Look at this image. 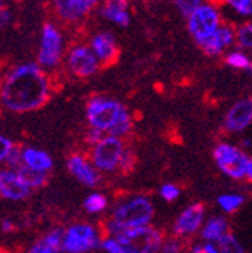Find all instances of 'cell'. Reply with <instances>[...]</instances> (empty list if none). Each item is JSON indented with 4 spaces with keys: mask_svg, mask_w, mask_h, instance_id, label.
Instances as JSON below:
<instances>
[{
    "mask_svg": "<svg viewBox=\"0 0 252 253\" xmlns=\"http://www.w3.org/2000/svg\"><path fill=\"white\" fill-rule=\"evenodd\" d=\"M0 253H8V252H0Z\"/></svg>",
    "mask_w": 252,
    "mask_h": 253,
    "instance_id": "b9f144b4",
    "label": "cell"
},
{
    "mask_svg": "<svg viewBox=\"0 0 252 253\" xmlns=\"http://www.w3.org/2000/svg\"><path fill=\"white\" fill-rule=\"evenodd\" d=\"M246 176L252 181V159H249V166H248V173H246Z\"/></svg>",
    "mask_w": 252,
    "mask_h": 253,
    "instance_id": "f35d334b",
    "label": "cell"
},
{
    "mask_svg": "<svg viewBox=\"0 0 252 253\" xmlns=\"http://www.w3.org/2000/svg\"><path fill=\"white\" fill-rule=\"evenodd\" d=\"M5 8V0H0V9Z\"/></svg>",
    "mask_w": 252,
    "mask_h": 253,
    "instance_id": "ab89813d",
    "label": "cell"
},
{
    "mask_svg": "<svg viewBox=\"0 0 252 253\" xmlns=\"http://www.w3.org/2000/svg\"><path fill=\"white\" fill-rule=\"evenodd\" d=\"M204 218V207L201 204H194L186 209L180 218L175 222V232L178 235H189L200 229L201 222Z\"/></svg>",
    "mask_w": 252,
    "mask_h": 253,
    "instance_id": "9a60e30c",
    "label": "cell"
},
{
    "mask_svg": "<svg viewBox=\"0 0 252 253\" xmlns=\"http://www.w3.org/2000/svg\"><path fill=\"white\" fill-rule=\"evenodd\" d=\"M84 207L87 211H90V213H99L107 207V199L104 195H101V193H92L85 199Z\"/></svg>",
    "mask_w": 252,
    "mask_h": 253,
    "instance_id": "603a6c76",
    "label": "cell"
},
{
    "mask_svg": "<svg viewBox=\"0 0 252 253\" xmlns=\"http://www.w3.org/2000/svg\"><path fill=\"white\" fill-rule=\"evenodd\" d=\"M228 230V221L224 218H212L203 229V238L207 241H215V239L226 235Z\"/></svg>",
    "mask_w": 252,
    "mask_h": 253,
    "instance_id": "7402d4cb",
    "label": "cell"
},
{
    "mask_svg": "<svg viewBox=\"0 0 252 253\" xmlns=\"http://www.w3.org/2000/svg\"><path fill=\"white\" fill-rule=\"evenodd\" d=\"M67 67L71 74L78 78H88L98 71L99 59L93 53L92 46L76 45L73 46L67 56Z\"/></svg>",
    "mask_w": 252,
    "mask_h": 253,
    "instance_id": "30bf717a",
    "label": "cell"
},
{
    "mask_svg": "<svg viewBox=\"0 0 252 253\" xmlns=\"http://www.w3.org/2000/svg\"><path fill=\"white\" fill-rule=\"evenodd\" d=\"M92 49L96 54V57L99 59V62L102 63H108L118 54V46L115 42V37H113L111 33H98L96 36H93L92 39Z\"/></svg>",
    "mask_w": 252,
    "mask_h": 253,
    "instance_id": "2e32d148",
    "label": "cell"
},
{
    "mask_svg": "<svg viewBox=\"0 0 252 253\" xmlns=\"http://www.w3.org/2000/svg\"><path fill=\"white\" fill-rule=\"evenodd\" d=\"M12 147H14V144L11 142V139L0 133V166L6 162V158L9 155V151L12 150Z\"/></svg>",
    "mask_w": 252,
    "mask_h": 253,
    "instance_id": "4dcf8cb0",
    "label": "cell"
},
{
    "mask_svg": "<svg viewBox=\"0 0 252 253\" xmlns=\"http://www.w3.org/2000/svg\"><path fill=\"white\" fill-rule=\"evenodd\" d=\"M98 246V233L95 227L88 224H74L64 236V252L87 253Z\"/></svg>",
    "mask_w": 252,
    "mask_h": 253,
    "instance_id": "9c48e42d",
    "label": "cell"
},
{
    "mask_svg": "<svg viewBox=\"0 0 252 253\" xmlns=\"http://www.w3.org/2000/svg\"><path fill=\"white\" fill-rule=\"evenodd\" d=\"M249 71L252 73V63H251V67H249Z\"/></svg>",
    "mask_w": 252,
    "mask_h": 253,
    "instance_id": "60d3db41",
    "label": "cell"
},
{
    "mask_svg": "<svg viewBox=\"0 0 252 253\" xmlns=\"http://www.w3.org/2000/svg\"><path fill=\"white\" fill-rule=\"evenodd\" d=\"M162 252L164 253H178L180 252V243L175 241V239H170V241H167L164 244V247H162Z\"/></svg>",
    "mask_w": 252,
    "mask_h": 253,
    "instance_id": "8d00e7d4",
    "label": "cell"
},
{
    "mask_svg": "<svg viewBox=\"0 0 252 253\" xmlns=\"http://www.w3.org/2000/svg\"><path fill=\"white\" fill-rule=\"evenodd\" d=\"M187 27L189 33L195 37V41L201 42L220 27L218 11L210 5H200L189 14Z\"/></svg>",
    "mask_w": 252,
    "mask_h": 253,
    "instance_id": "ba28073f",
    "label": "cell"
},
{
    "mask_svg": "<svg viewBox=\"0 0 252 253\" xmlns=\"http://www.w3.org/2000/svg\"><path fill=\"white\" fill-rule=\"evenodd\" d=\"M102 247L107 253H124V249L118 239H105L102 243Z\"/></svg>",
    "mask_w": 252,
    "mask_h": 253,
    "instance_id": "d6a6232c",
    "label": "cell"
},
{
    "mask_svg": "<svg viewBox=\"0 0 252 253\" xmlns=\"http://www.w3.org/2000/svg\"><path fill=\"white\" fill-rule=\"evenodd\" d=\"M203 0H173L175 6L178 8V11L183 16H189L192 11H195Z\"/></svg>",
    "mask_w": 252,
    "mask_h": 253,
    "instance_id": "83f0119b",
    "label": "cell"
},
{
    "mask_svg": "<svg viewBox=\"0 0 252 253\" xmlns=\"http://www.w3.org/2000/svg\"><path fill=\"white\" fill-rule=\"evenodd\" d=\"M153 216V206L147 198L138 196L127 202H124L113 211V218L108 225L110 232L119 233L135 227L147 225Z\"/></svg>",
    "mask_w": 252,
    "mask_h": 253,
    "instance_id": "3957f363",
    "label": "cell"
},
{
    "mask_svg": "<svg viewBox=\"0 0 252 253\" xmlns=\"http://www.w3.org/2000/svg\"><path fill=\"white\" fill-rule=\"evenodd\" d=\"M53 3L60 19L78 22L99 3V0H53Z\"/></svg>",
    "mask_w": 252,
    "mask_h": 253,
    "instance_id": "4fadbf2b",
    "label": "cell"
},
{
    "mask_svg": "<svg viewBox=\"0 0 252 253\" xmlns=\"http://www.w3.org/2000/svg\"><path fill=\"white\" fill-rule=\"evenodd\" d=\"M11 19H12V12H11V9H8L6 6L0 9V30L5 28V27H8L9 22H11Z\"/></svg>",
    "mask_w": 252,
    "mask_h": 253,
    "instance_id": "d590c367",
    "label": "cell"
},
{
    "mask_svg": "<svg viewBox=\"0 0 252 253\" xmlns=\"http://www.w3.org/2000/svg\"><path fill=\"white\" fill-rule=\"evenodd\" d=\"M6 167H9V169H17V167H20L22 164H23V159H22V148L20 147H17V145H14L12 147V150L9 151V155H8V158H6Z\"/></svg>",
    "mask_w": 252,
    "mask_h": 253,
    "instance_id": "f546056e",
    "label": "cell"
},
{
    "mask_svg": "<svg viewBox=\"0 0 252 253\" xmlns=\"http://www.w3.org/2000/svg\"><path fill=\"white\" fill-rule=\"evenodd\" d=\"M124 155V145L118 136H105L93 145L92 161L101 171H113L119 167Z\"/></svg>",
    "mask_w": 252,
    "mask_h": 253,
    "instance_id": "8992f818",
    "label": "cell"
},
{
    "mask_svg": "<svg viewBox=\"0 0 252 253\" xmlns=\"http://www.w3.org/2000/svg\"><path fill=\"white\" fill-rule=\"evenodd\" d=\"M124 253H156L161 246V235L147 225L135 227L116 233Z\"/></svg>",
    "mask_w": 252,
    "mask_h": 253,
    "instance_id": "277c9868",
    "label": "cell"
},
{
    "mask_svg": "<svg viewBox=\"0 0 252 253\" xmlns=\"http://www.w3.org/2000/svg\"><path fill=\"white\" fill-rule=\"evenodd\" d=\"M125 2H127V0H125Z\"/></svg>",
    "mask_w": 252,
    "mask_h": 253,
    "instance_id": "7bdbcfd3",
    "label": "cell"
},
{
    "mask_svg": "<svg viewBox=\"0 0 252 253\" xmlns=\"http://www.w3.org/2000/svg\"><path fill=\"white\" fill-rule=\"evenodd\" d=\"M87 121L93 128L110 136H124L130 131L132 121L129 111L118 100L107 97H92L87 104Z\"/></svg>",
    "mask_w": 252,
    "mask_h": 253,
    "instance_id": "7a4b0ae2",
    "label": "cell"
},
{
    "mask_svg": "<svg viewBox=\"0 0 252 253\" xmlns=\"http://www.w3.org/2000/svg\"><path fill=\"white\" fill-rule=\"evenodd\" d=\"M67 169L74 178L87 187H95L99 182V174L96 171V167L92 166V164L81 155L70 156L67 161Z\"/></svg>",
    "mask_w": 252,
    "mask_h": 253,
    "instance_id": "5bb4252c",
    "label": "cell"
},
{
    "mask_svg": "<svg viewBox=\"0 0 252 253\" xmlns=\"http://www.w3.org/2000/svg\"><path fill=\"white\" fill-rule=\"evenodd\" d=\"M102 14L107 20L119 25V27H129L130 23V14L127 8H125V0H108V2L101 9Z\"/></svg>",
    "mask_w": 252,
    "mask_h": 253,
    "instance_id": "d6986e66",
    "label": "cell"
},
{
    "mask_svg": "<svg viewBox=\"0 0 252 253\" xmlns=\"http://www.w3.org/2000/svg\"><path fill=\"white\" fill-rule=\"evenodd\" d=\"M16 171L20 174V178L25 181V184L31 188H39V187L45 185V182L48 179V171H41V170L31 169L28 166H25V164H22L20 167H17Z\"/></svg>",
    "mask_w": 252,
    "mask_h": 253,
    "instance_id": "44dd1931",
    "label": "cell"
},
{
    "mask_svg": "<svg viewBox=\"0 0 252 253\" xmlns=\"http://www.w3.org/2000/svg\"><path fill=\"white\" fill-rule=\"evenodd\" d=\"M31 193V187L25 184L14 169L0 170V196L8 201H23Z\"/></svg>",
    "mask_w": 252,
    "mask_h": 253,
    "instance_id": "8fae6325",
    "label": "cell"
},
{
    "mask_svg": "<svg viewBox=\"0 0 252 253\" xmlns=\"http://www.w3.org/2000/svg\"><path fill=\"white\" fill-rule=\"evenodd\" d=\"M22 159L25 166L31 169L41 170V171H50L53 167V159L47 151L34 148V147H25L22 148Z\"/></svg>",
    "mask_w": 252,
    "mask_h": 253,
    "instance_id": "ac0fdd59",
    "label": "cell"
},
{
    "mask_svg": "<svg viewBox=\"0 0 252 253\" xmlns=\"http://www.w3.org/2000/svg\"><path fill=\"white\" fill-rule=\"evenodd\" d=\"M28 253H56L51 247H50L44 239L42 241H39V243H36L31 249H30V252Z\"/></svg>",
    "mask_w": 252,
    "mask_h": 253,
    "instance_id": "e575fe53",
    "label": "cell"
},
{
    "mask_svg": "<svg viewBox=\"0 0 252 253\" xmlns=\"http://www.w3.org/2000/svg\"><path fill=\"white\" fill-rule=\"evenodd\" d=\"M218 204L224 211H234L243 204V198L238 195H223L218 198Z\"/></svg>",
    "mask_w": 252,
    "mask_h": 253,
    "instance_id": "d4e9b609",
    "label": "cell"
},
{
    "mask_svg": "<svg viewBox=\"0 0 252 253\" xmlns=\"http://www.w3.org/2000/svg\"><path fill=\"white\" fill-rule=\"evenodd\" d=\"M64 236H65V232L62 229H54L51 230L48 235H45L44 241L51 247L56 253L64 250Z\"/></svg>",
    "mask_w": 252,
    "mask_h": 253,
    "instance_id": "cb8c5ba5",
    "label": "cell"
},
{
    "mask_svg": "<svg viewBox=\"0 0 252 253\" xmlns=\"http://www.w3.org/2000/svg\"><path fill=\"white\" fill-rule=\"evenodd\" d=\"M232 39H234L232 30L226 27H218L210 36H207L206 39L198 42V45L203 48L207 54H218L226 46L232 43Z\"/></svg>",
    "mask_w": 252,
    "mask_h": 253,
    "instance_id": "e0dca14e",
    "label": "cell"
},
{
    "mask_svg": "<svg viewBox=\"0 0 252 253\" xmlns=\"http://www.w3.org/2000/svg\"><path fill=\"white\" fill-rule=\"evenodd\" d=\"M64 54V39L53 23H45L41 34V46L37 62L42 68H56Z\"/></svg>",
    "mask_w": 252,
    "mask_h": 253,
    "instance_id": "5b68a950",
    "label": "cell"
},
{
    "mask_svg": "<svg viewBox=\"0 0 252 253\" xmlns=\"http://www.w3.org/2000/svg\"><path fill=\"white\" fill-rule=\"evenodd\" d=\"M213 159H215L218 169L234 179H242L248 173L249 158L242 150L231 144L217 145L213 150Z\"/></svg>",
    "mask_w": 252,
    "mask_h": 253,
    "instance_id": "52a82bcc",
    "label": "cell"
},
{
    "mask_svg": "<svg viewBox=\"0 0 252 253\" xmlns=\"http://www.w3.org/2000/svg\"><path fill=\"white\" fill-rule=\"evenodd\" d=\"M2 230H3L5 233L14 232V230H16V224L12 222L11 219H3V221H2Z\"/></svg>",
    "mask_w": 252,
    "mask_h": 253,
    "instance_id": "74e56055",
    "label": "cell"
},
{
    "mask_svg": "<svg viewBox=\"0 0 252 253\" xmlns=\"http://www.w3.org/2000/svg\"><path fill=\"white\" fill-rule=\"evenodd\" d=\"M50 91V79L39 63H22L0 81V104L12 113H28L45 105Z\"/></svg>",
    "mask_w": 252,
    "mask_h": 253,
    "instance_id": "6da1fadb",
    "label": "cell"
},
{
    "mask_svg": "<svg viewBox=\"0 0 252 253\" xmlns=\"http://www.w3.org/2000/svg\"><path fill=\"white\" fill-rule=\"evenodd\" d=\"M161 196L166 201H173L180 196V190L176 188L173 184H166V185L161 187Z\"/></svg>",
    "mask_w": 252,
    "mask_h": 253,
    "instance_id": "1f68e13d",
    "label": "cell"
},
{
    "mask_svg": "<svg viewBox=\"0 0 252 253\" xmlns=\"http://www.w3.org/2000/svg\"><path fill=\"white\" fill-rule=\"evenodd\" d=\"M206 253H243L242 244L231 235H224L215 241L204 244Z\"/></svg>",
    "mask_w": 252,
    "mask_h": 253,
    "instance_id": "ffe728a7",
    "label": "cell"
},
{
    "mask_svg": "<svg viewBox=\"0 0 252 253\" xmlns=\"http://www.w3.org/2000/svg\"><path fill=\"white\" fill-rule=\"evenodd\" d=\"M252 122V97L238 100L224 118V128L232 133L243 131Z\"/></svg>",
    "mask_w": 252,
    "mask_h": 253,
    "instance_id": "7c38bea8",
    "label": "cell"
},
{
    "mask_svg": "<svg viewBox=\"0 0 252 253\" xmlns=\"http://www.w3.org/2000/svg\"><path fill=\"white\" fill-rule=\"evenodd\" d=\"M226 62H228V65L232 67V68H249L251 67V60L243 53H231V54H228Z\"/></svg>",
    "mask_w": 252,
    "mask_h": 253,
    "instance_id": "4316f807",
    "label": "cell"
},
{
    "mask_svg": "<svg viewBox=\"0 0 252 253\" xmlns=\"http://www.w3.org/2000/svg\"><path fill=\"white\" fill-rule=\"evenodd\" d=\"M228 5L240 16H252V0H226Z\"/></svg>",
    "mask_w": 252,
    "mask_h": 253,
    "instance_id": "484cf974",
    "label": "cell"
},
{
    "mask_svg": "<svg viewBox=\"0 0 252 253\" xmlns=\"http://www.w3.org/2000/svg\"><path fill=\"white\" fill-rule=\"evenodd\" d=\"M237 39H238V43L243 48H252V23L243 25V27L238 30Z\"/></svg>",
    "mask_w": 252,
    "mask_h": 253,
    "instance_id": "f1b7e54d",
    "label": "cell"
},
{
    "mask_svg": "<svg viewBox=\"0 0 252 253\" xmlns=\"http://www.w3.org/2000/svg\"><path fill=\"white\" fill-rule=\"evenodd\" d=\"M102 137H104V131H101V130H98V128H93V126H90V130H88V133H87V142L95 145V144L99 142Z\"/></svg>",
    "mask_w": 252,
    "mask_h": 253,
    "instance_id": "836d02e7",
    "label": "cell"
}]
</instances>
